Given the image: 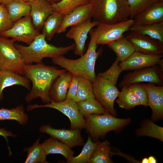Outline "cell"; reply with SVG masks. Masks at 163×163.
Segmentation results:
<instances>
[{
  "label": "cell",
  "mask_w": 163,
  "mask_h": 163,
  "mask_svg": "<svg viewBox=\"0 0 163 163\" xmlns=\"http://www.w3.org/2000/svg\"><path fill=\"white\" fill-rule=\"evenodd\" d=\"M66 71L64 69H58L54 66H46L42 62L26 64L24 75L31 82L32 86L25 96V101L29 102L40 97L44 103H50L49 93L53 83L58 76Z\"/></svg>",
  "instance_id": "6da1fadb"
},
{
  "label": "cell",
  "mask_w": 163,
  "mask_h": 163,
  "mask_svg": "<svg viewBox=\"0 0 163 163\" xmlns=\"http://www.w3.org/2000/svg\"><path fill=\"white\" fill-rule=\"evenodd\" d=\"M89 33L90 40L87 51L79 58L72 59L61 56L52 59V62L72 74L84 77L93 82L96 76L94 68L97 57L96 51L97 45L91 30Z\"/></svg>",
  "instance_id": "7a4b0ae2"
},
{
  "label": "cell",
  "mask_w": 163,
  "mask_h": 163,
  "mask_svg": "<svg viewBox=\"0 0 163 163\" xmlns=\"http://www.w3.org/2000/svg\"><path fill=\"white\" fill-rule=\"evenodd\" d=\"M14 45L20 53L26 64L35 62H42L45 58L52 59L63 56L69 51L74 50V43L66 46H57L48 43L45 36L39 34L32 42L28 46L16 43Z\"/></svg>",
  "instance_id": "3957f363"
},
{
  "label": "cell",
  "mask_w": 163,
  "mask_h": 163,
  "mask_svg": "<svg viewBox=\"0 0 163 163\" xmlns=\"http://www.w3.org/2000/svg\"><path fill=\"white\" fill-rule=\"evenodd\" d=\"M91 18L98 23L113 24L129 18L127 0H91Z\"/></svg>",
  "instance_id": "277c9868"
},
{
  "label": "cell",
  "mask_w": 163,
  "mask_h": 163,
  "mask_svg": "<svg viewBox=\"0 0 163 163\" xmlns=\"http://www.w3.org/2000/svg\"><path fill=\"white\" fill-rule=\"evenodd\" d=\"M85 128L94 140L103 137L112 130H117L128 125L129 118L115 117L108 113L103 114H93L84 117Z\"/></svg>",
  "instance_id": "5b68a950"
},
{
  "label": "cell",
  "mask_w": 163,
  "mask_h": 163,
  "mask_svg": "<svg viewBox=\"0 0 163 163\" xmlns=\"http://www.w3.org/2000/svg\"><path fill=\"white\" fill-rule=\"evenodd\" d=\"M15 42L12 39L0 37V69L24 75L26 64L15 46Z\"/></svg>",
  "instance_id": "8992f818"
},
{
  "label": "cell",
  "mask_w": 163,
  "mask_h": 163,
  "mask_svg": "<svg viewBox=\"0 0 163 163\" xmlns=\"http://www.w3.org/2000/svg\"><path fill=\"white\" fill-rule=\"evenodd\" d=\"M133 24L134 19L131 18L113 24L98 23L96 27L91 31L97 45H107L123 36Z\"/></svg>",
  "instance_id": "52a82bcc"
},
{
  "label": "cell",
  "mask_w": 163,
  "mask_h": 163,
  "mask_svg": "<svg viewBox=\"0 0 163 163\" xmlns=\"http://www.w3.org/2000/svg\"><path fill=\"white\" fill-rule=\"evenodd\" d=\"M92 84L95 98L107 112L113 115H116V112L114 107V103L120 92L116 85L97 75H96Z\"/></svg>",
  "instance_id": "ba28073f"
},
{
  "label": "cell",
  "mask_w": 163,
  "mask_h": 163,
  "mask_svg": "<svg viewBox=\"0 0 163 163\" xmlns=\"http://www.w3.org/2000/svg\"><path fill=\"white\" fill-rule=\"evenodd\" d=\"M41 107H49L55 109L67 117L70 121L71 129H82L85 128V120L80 113L76 102L73 100L65 99L63 101L55 102H50L44 105H30L27 110Z\"/></svg>",
  "instance_id": "9c48e42d"
},
{
  "label": "cell",
  "mask_w": 163,
  "mask_h": 163,
  "mask_svg": "<svg viewBox=\"0 0 163 163\" xmlns=\"http://www.w3.org/2000/svg\"><path fill=\"white\" fill-rule=\"evenodd\" d=\"M163 71L158 64L156 65L134 70L125 75L119 83L122 88L135 83L147 82L157 85L163 84Z\"/></svg>",
  "instance_id": "30bf717a"
},
{
  "label": "cell",
  "mask_w": 163,
  "mask_h": 163,
  "mask_svg": "<svg viewBox=\"0 0 163 163\" xmlns=\"http://www.w3.org/2000/svg\"><path fill=\"white\" fill-rule=\"evenodd\" d=\"M40 34L34 27L30 15L17 21L11 28L0 35L11 37L15 41L22 42L28 45Z\"/></svg>",
  "instance_id": "8fae6325"
},
{
  "label": "cell",
  "mask_w": 163,
  "mask_h": 163,
  "mask_svg": "<svg viewBox=\"0 0 163 163\" xmlns=\"http://www.w3.org/2000/svg\"><path fill=\"white\" fill-rule=\"evenodd\" d=\"M39 131L41 133L48 134L51 137L71 148L81 146L84 144V139L81 136V129H56L50 125H47L41 126Z\"/></svg>",
  "instance_id": "7c38bea8"
},
{
  "label": "cell",
  "mask_w": 163,
  "mask_h": 163,
  "mask_svg": "<svg viewBox=\"0 0 163 163\" xmlns=\"http://www.w3.org/2000/svg\"><path fill=\"white\" fill-rule=\"evenodd\" d=\"M126 36L133 45L135 52L147 54L163 55V44L157 40L132 31Z\"/></svg>",
  "instance_id": "4fadbf2b"
},
{
  "label": "cell",
  "mask_w": 163,
  "mask_h": 163,
  "mask_svg": "<svg viewBox=\"0 0 163 163\" xmlns=\"http://www.w3.org/2000/svg\"><path fill=\"white\" fill-rule=\"evenodd\" d=\"M98 22L89 19L80 24L72 26L66 34L67 38L72 39L75 41V54L78 56L83 55L85 50V43L89 31L96 27Z\"/></svg>",
  "instance_id": "5bb4252c"
},
{
  "label": "cell",
  "mask_w": 163,
  "mask_h": 163,
  "mask_svg": "<svg viewBox=\"0 0 163 163\" xmlns=\"http://www.w3.org/2000/svg\"><path fill=\"white\" fill-rule=\"evenodd\" d=\"M163 56L162 54H147L135 51L119 65L123 70H135L158 64Z\"/></svg>",
  "instance_id": "9a60e30c"
},
{
  "label": "cell",
  "mask_w": 163,
  "mask_h": 163,
  "mask_svg": "<svg viewBox=\"0 0 163 163\" xmlns=\"http://www.w3.org/2000/svg\"><path fill=\"white\" fill-rule=\"evenodd\" d=\"M148 98V106L151 108L152 120L154 121L163 118V86L149 83L144 84Z\"/></svg>",
  "instance_id": "2e32d148"
},
{
  "label": "cell",
  "mask_w": 163,
  "mask_h": 163,
  "mask_svg": "<svg viewBox=\"0 0 163 163\" xmlns=\"http://www.w3.org/2000/svg\"><path fill=\"white\" fill-rule=\"evenodd\" d=\"M29 2L31 7L30 15L32 24L39 31L42 29L48 17L53 12V7L46 0H35Z\"/></svg>",
  "instance_id": "e0dca14e"
},
{
  "label": "cell",
  "mask_w": 163,
  "mask_h": 163,
  "mask_svg": "<svg viewBox=\"0 0 163 163\" xmlns=\"http://www.w3.org/2000/svg\"><path fill=\"white\" fill-rule=\"evenodd\" d=\"M91 18L90 3L79 6L64 16L57 33H63L68 27L80 24Z\"/></svg>",
  "instance_id": "ac0fdd59"
},
{
  "label": "cell",
  "mask_w": 163,
  "mask_h": 163,
  "mask_svg": "<svg viewBox=\"0 0 163 163\" xmlns=\"http://www.w3.org/2000/svg\"><path fill=\"white\" fill-rule=\"evenodd\" d=\"M72 77V74L66 71L55 79L49 91L50 102H59L65 100Z\"/></svg>",
  "instance_id": "d6986e66"
},
{
  "label": "cell",
  "mask_w": 163,
  "mask_h": 163,
  "mask_svg": "<svg viewBox=\"0 0 163 163\" xmlns=\"http://www.w3.org/2000/svg\"><path fill=\"white\" fill-rule=\"evenodd\" d=\"M134 24H151L163 22V0L137 14L133 19Z\"/></svg>",
  "instance_id": "ffe728a7"
},
{
  "label": "cell",
  "mask_w": 163,
  "mask_h": 163,
  "mask_svg": "<svg viewBox=\"0 0 163 163\" xmlns=\"http://www.w3.org/2000/svg\"><path fill=\"white\" fill-rule=\"evenodd\" d=\"M30 81L26 77L13 72L0 69V101L3 98V91L5 88L20 85L30 89Z\"/></svg>",
  "instance_id": "44dd1931"
},
{
  "label": "cell",
  "mask_w": 163,
  "mask_h": 163,
  "mask_svg": "<svg viewBox=\"0 0 163 163\" xmlns=\"http://www.w3.org/2000/svg\"><path fill=\"white\" fill-rule=\"evenodd\" d=\"M108 47L116 54L120 62L129 57L134 52V47L129 40L124 35L107 44Z\"/></svg>",
  "instance_id": "7402d4cb"
},
{
  "label": "cell",
  "mask_w": 163,
  "mask_h": 163,
  "mask_svg": "<svg viewBox=\"0 0 163 163\" xmlns=\"http://www.w3.org/2000/svg\"><path fill=\"white\" fill-rule=\"evenodd\" d=\"M46 155L59 154L62 155L66 160L73 156L74 152L65 144L52 137L45 140L41 144Z\"/></svg>",
  "instance_id": "603a6c76"
},
{
  "label": "cell",
  "mask_w": 163,
  "mask_h": 163,
  "mask_svg": "<svg viewBox=\"0 0 163 163\" xmlns=\"http://www.w3.org/2000/svg\"><path fill=\"white\" fill-rule=\"evenodd\" d=\"M6 5L13 24L21 18L30 15L31 7L29 2L23 0H10Z\"/></svg>",
  "instance_id": "cb8c5ba5"
},
{
  "label": "cell",
  "mask_w": 163,
  "mask_h": 163,
  "mask_svg": "<svg viewBox=\"0 0 163 163\" xmlns=\"http://www.w3.org/2000/svg\"><path fill=\"white\" fill-rule=\"evenodd\" d=\"M129 30L147 35L163 44V22L145 25L133 24L130 27Z\"/></svg>",
  "instance_id": "d4e9b609"
},
{
  "label": "cell",
  "mask_w": 163,
  "mask_h": 163,
  "mask_svg": "<svg viewBox=\"0 0 163 163\" xmlns=\"http://www.w3.org/2000/svg\"><path fill=\"white\" fill-rule=\"evenodd\" d=\"M96 142L88 163H113L110 156V147L109 142L105 140L102 142H99L98 141Z\"/></svg>",
  "instance_id": "484cf974"
},
{
  "label": "cell",
  "mask_w": 163,
  "mask_h": 163,
  "mask_svg": "<svg viewBox=\"0 0 163 163\" xmlns=\"http://www.w3.org/2000/svg\"><path fill=\"white\" fill-rule=\"evenodd\" d=\"M63 15L53 12L46 20L42 29L46 40L50 41L57 32L62 22Z\"/></svg>",
  "instance_id": "4316f807"
},
{
  "label": "cell",
  "mask_w": 163,
  "mask_h": 163,
  "mask_svg": "<svg viewBox=\"0 0 163 163\" xmlns=\"http://www.w3.org/2000/svg\"><path fill=\"white\" fill-rule=\"evenodd\" d=\"M80 113L84 117L93 114H103L108 113L94 98L76 102Z\"/></svg>",
  "instance_id": "83f0119b"
},
{
  "label": "cell",
  "mask_w": 163,
  "mask_h": 163,
  "mask_svg": "<svg viewBox=\"0 0 163 163\" xmlns=\"http://www.w3.org/2000/svg\"><path fill=\"white\" fill-rule=\"evenodd\" d=\"M117 98L116 102L122 108L129 110L140 105L137 97L129 86L122 87Z\"/></svg>",
  "instance_id": "f1b7e54d"
},
{
  "label": "cell",
  "mask_w": 163,
  "mask_h": 163,
  "mask_svg": "<svg viewBox=\"0 0 163 163\" xmlns=\"http://www.w3.org/2000/svg\"><path fill=\"white\" fill-rule=\"evenodd\" d=\"M1 120H15L21 125H25L27 122L28 117L24 113V109L22 105L18 106L15 108L0 109Z\"/></svg>",
  "instance_id": "f546056e"
},
{
  "label": "cell",
  "mask_w": 163,
  "mask_h": 163,
  "mask_svg": "<svg viewBox=\"0 0 163 163\" xmlns=\"http://www.w3.org/2000/svg\"><path fill=\"white\" fill-rule=\"evenodd\" d=\"M136 134L138 136L151 137L163 141V128L149 120L143 122L140 127L136 130Z\"/></svg>",
  "instance_id": "4dcf8cb0"
},
{
  "label": "cell",
  "mask_w": 163,
  "mask_h": 163,
  "mask_svg": "<svg viewBox=\"0 0 163 163\" xmlns=\"http://www.w3.org/2000/svg\"><path fill=\"white\" fill-rule=\"evenodd\" d=\"M77 76L78 80V88L74 101L77 102L89 98H94L92 82L84 77Z\"/></svg>",
  "instance_id": "1f68e13d"
},
{
  "label": "cell",
  "mask_w": 163,
  "mask_h": 163,
  "mask_svg": "<svg viewBox=\"0 0 163 163\" xmlns=\"http://www.w3.org/2000/svg\"><path fill=\"white\" fill-rule=\"evenodd\" d=\"M39 138L34 144L27 149V155L25 161V163H47L46 155Z\"/></svg>",
  "instance_id": "d6a6232c"
},
{
  "label": "cell",
  "mask_w": 163,
  "mask_h": 163,
  "mask_svg": "<svg viewBox=\"0 0 163 163\" xmlns=\"http://www.w3.org/2000/svg\"><path fill=\"white\" fill-rule=\"evenodd\" d=\"M91 0H61L59 2L52 4L53 12L60 13L64 15L69 13L75 8L89 3Z\"/></svg>",
  "instance_id": "836d02e7"
},
{
  "label": "cell",
  "mask_w": 163,
  "mask_h": 163,
  "mask_svg": "<svg viewBox=\"0 0 163 163\" xmlns=\"http://www.w3.org/2000/svg\"><path fill=\"white\" fill-rule=\"evenodd\" d=\"M96 142H93L89 135L86 142L85 144L82 151L77 156H73L67 160L68 163H88Z\"/></svg>",
  "instance_id": "e575fe53"
},
{
  "label": "cell",
  "mask_w": 163,
  "mask_h": 163,
  "mask_svg": "<svg viewBox=\"0 0 163 163\" xmlns=\"http://www.w3.org/2000/svg\"><path fill=\"white\" fill-rule=\"evenodd\" d=\"M119 60L116 58L110 67L105 71L99 73L97 75L107 79L115 85L118 77L123 69L119 65Z\"/></svg>",
  "instance_id": "d590c367"
},
{
  "label": "cell",
  "mask_w": 163,
  "mask_h": 163,
  "mask_svg": "<svg viewBox=\"0 0 163 163\" xmlns=\"http://www.w3.org/2000/svg\"><path fill=\"white\" fill-rule=\"evenodd\" d=\"M159 1L158 0H136L133 7L130 10V18L133 19L137 14Z\"/></svg>",
  "instance_id": "8d00e7d4"
},
{
  "label": "cell",
  "mask_w": 163,
  "mask_h": 163,
  "mask_svg": "<svg viewBox=\"0 0 163 163\" xmlns=\"http://www.w3.org/2000/svg\"><path fill=\"white\" fill-rule=\"evenodd\" d=\"M128 86L137 97L140 105L147 107L148 106L147 94L144 84L142 83H135Z\"/></svg>",
  "instance_id": "74e56055"
},
{
  "label": "cell",
  "mask_w": 163,
  "mask_h": 163,
  "mask_svg": "<svg viewBox=\"0 0 163 163\" xmlns=\"http://www.w3.org/2000/svg\"><path fill=\"white\" fill-rule=\"evenodd\" d=\"M13 24L6 5L0 4V34L11 28Z\"/></svg>",
  "instance_id": "f35d334b"
},
{
  "label": "cell",
  "mask_w": 163,
  "mask_h": 163,
  "mask_svg": "<svg viewBox=\"0 0 163 163\" xmlns=\"http://www.w3.org/2000/svg\"><path fill=\"white\" fill-rule=\"evenodd\" d=\"M78 85L77 76L72 74L71 81L67 92L66 99L74 100L77 93Z\"/></svg>",
  "instance_id": "ab89813d"
},
{
  "label": "cell",
  "mask_w": 163,
  "mask_h": 163,
  "mask_svg": "<svg viewBox=\"0 0 163 163\" xmlns=\"http://www.w3.org/2000/svg\"><path fill=\"white\" fill-rule=\"evenodd\" d=\"M0 135L2 136L8 141V136L15 137L16 135L13 134L12 132L7 130L5 128H0Z\"/></svg>",
  "instance_id": "60d3db41"
},
{
  "label": "cell",
  "mask_w": 163,
  "mask_h": 163,
  "mask_svg": "<svg viewBox=\"0 0 163 163\" xmlns=\"http://www.w3.org/2000/svg\"><path fill=\"white\" fill-rule=\"evenodd\" d=\"M149 163H156L157 161L155 158L152 156H149L148 158Z\"/></svg>",
  "instance_id": "b9f144b4"
},
{
  "label": "cell",
  "mask_w": 163,
  "mask_h": 163,
  "mask_svg": "<svg viewBox=\"0 0 163 163\" xmlns=\"http://www.w3.org/2000/svg\"><path fill=\"white\" fill-rule=\"evenodd\" d=\"M127 1L131 10L134 5L136 0H127Z\"/></svg>",
  "instance_id": "7bdbcfd3"
},
{
  "label": "cell",
  "mask_w": 163,
  "mask_h": 163,
  "mask_svg": "<svg viewBox=\"0 0 163 163\" xmlns=\"http://www.w3.org/2000/svg\"><path fill=\"white\" fill-rule=\"evenodd\" d=\"M51 4L56 3L61 0H46Z\"/></svg>",
  "instance_id": "ee69618b"
},
{
  "label": "cell",
  "mask_w": 163,
  "mask_h": 163,
  "mask_svg": "<svg viewBox=\"0 0 163 163\" xmlns=\"http://www.w3.org/2000/svg\"><path fill=\"white\" fill-rule=\"evenodd\" d=\"M10 0H0V4L6 5Z\"/></svg>",
  "instance_id": "f6af8a7d"
},
{
  "label": "cell",
  "mask_w": 163,
  "mask_h": 163,
  "mask_svg": "<svg viewBox=\"0 0 163 163\" xmlns=\"http://www.w3.org/2000/svg\"><path fill=\"white\" fill-rule=\"evenodd\" d=\"M142 163H149L148 158H143L141 161Z\"/></svg>",
  "instance_id": "bcb514c9"
},
{
  "label": "cell",
  "mask_w": 163,
  "mask_h": 163,
  "mask_svg": "<svg viewBox=\"0 0 163 163\" xmlns=\"http://www.w3.org/2000/svg\"><path fill=\"white\" fill-rule=\"evenodd\" d=\"M23 0L25 1V2H29L32 1H34V0Z\"/></svg>",
  "instance_id": "7dc6e473"
},
{
  "label": "cell",
  "mask_w": 163,
  "mask_h": 163,
  "mask_svg": "<svg viewBox=\"0 0 163 163\" xmlns=\"http://www.w3.org/2000/svg\"><path fill=\"white\" fill-rule=\"evenodd\" d=\"M159 1H162V0H158Z\"/></svg>",
  "instance_id": "c3c4849f"
},
{
  "label": "cell",
  "mask_w": 163,
  "mask_h": 163,
  "mask_svg": "<svg viewBox=\"0 0 163 163\" xmlns=\"http://www.w3.org/2000/svg\"></svg>",
  "instance_id": "681fc988"
}]
</instances>
